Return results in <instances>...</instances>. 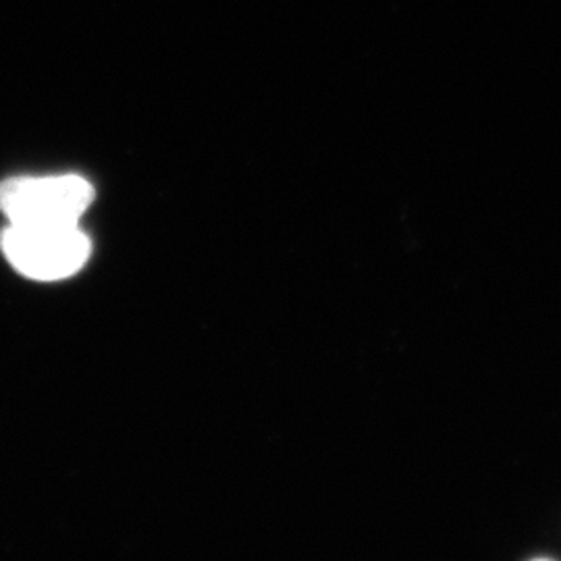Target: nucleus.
Instances as JSON below:
<instances>
[{"instance_id": "f257e3e1", "label": "nucleus", "mask_w": 561, "mask_h": 561, "mask_svg": "<svg viewBox=\"0 0 561 561\" xmlns=\"http://www.w3.org/2000/svg\"><path fill=\"white\" fill-rule=\"evenodd\" d=\"M2 252L21 275L59 280L80 271L92 245L78 222H11L2 233Z\"/></svg>"}, {"instance_id": "f03ea898", "label": "nucleus", "mask_w": 561, "mask_h": 561, "mask_svg": "<svg viewBox=\"0 0 561 561\" xmlns=\"http://www.w3.org/2000/svg\"><path fill=\"white\" fill-rule=\"evenodd\" d=\"M94 187L80 175L15 178L0 185V210L9 222H80Z\"/></svg>"}]
</instances>
